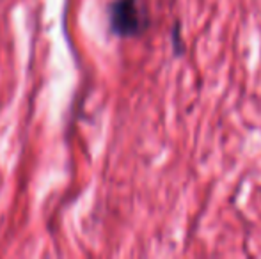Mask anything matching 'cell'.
I'll list each match as a JSON object with an SVG mask.
<instances>
[{"label":"cell","instance_id":"1","mask_svg":"<svg viewBox=\"0 0 261 259\" xmlns=\"http://www.w3.org/2000/svg\"><path fill=\"white\" fill-rule=\"evenodd\" d=\"M148 25L139 0H112L109 4V27L119 38L139 36Z\"/></svg>","mask_w":261,"mask_h":259}]
</instances>
